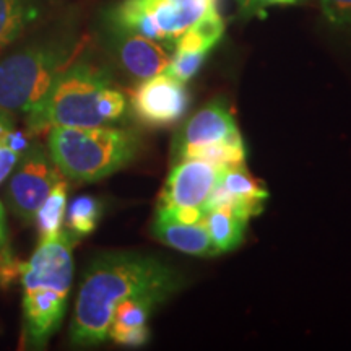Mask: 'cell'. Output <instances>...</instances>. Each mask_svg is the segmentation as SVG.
<instances>
[{
  "instance_id": "cell-1",
  "label": "cell",
  "mask_w": 351,
  "mask_h": 351,
  "mask_svg": "<svg viewBox=\"0 0 351 351\" xmlns=\"http://www.w3.org/2000/svg\"><path fill=\"white\" fill-rule=\"evenodd\" d=\"M182 287V276L160 258L138 252L101 254L86 267L70 324V341L78 346L108 339L114 307L129 298L156 304Z\"/></svg>"
},
{
  "instance_id": "cell-2",
  "label": "cell",
  "mask_w": 351,
  "mask_h": 351,
  "mask_svg": "<svg viewBox=\"0 0 351 351\" xmlns=\"http://www.w3.org/2000/svg\"><path fill=\"white\" fill-rule=\"evenodd\" d=\"M125 111V96L106 70L80 60L59 73L44 99L25 117L29 134L38 135L52 127L106 125Z\"/></svg>"
},
{
  "instance_id": "cell-3",
  "label": "cell",
  "mask_w": 351,
  "mask_h": 351,
  "mask_svg": "<svg viewBox=\"0 0 351 351\" xmlns=\"http://www.w3.org/2000/svg\"><path fill=\"white\" fill-rule=\"evenodd\" d=\"M73 244L75 238L62 231L56 238L39 241L25 263L20 282L26 348H44L62 324L73 282Z\"/></svg>"
},
{
  "instance_id": "cell-4",
  "label": "cell",
  "mask_w": 351,
  "mask_h": 351,
  "mask_svg": "<svg viewBox=\"0 0 351 351\" xmlns=\"http://www.w3.org/2000/svg\"><path fill=\"white\" fill-rule=\"evenodd\" d=\"M47 150L64 178L96 182L125 168L140 152L135 132L112 127H52Z\"/></svg>"
},
{
  "instance_id": "cell-5",
  "label": "cell",
  "mask_w": 351,
  "mask_h": 351,
  "mask_svg": "<svg viewBox=\"0 0 351 351\" xmlns=\"http://www.w3.org/2000/svg\"><path fill=\"white\" fill-rule=\"evenodd\" d=\"M70 46L41 39L0 60V109L26 116L44 99L59 73L70 64Z\"/></svg>"
},
{
  "instance_id": "cell-6",
  "label": "cell",
  "mask_w": 351,
  "mask_h": 351,
  "mask_svg": "<svg viewBox=\"0 0 351 351\" xmlns=\"http://www.w3.org/2000/svg\"><path fill=\"white\" fill-rule=\"evenodd\" d=\"M213 12L217 0H122L111 21L116 32L135 33L169 46Z\"/></svg>"
},
{
  "instance_id": "cell-7",
  "label": "cell",
  "mask_w": 351,
  "mask_h": 351,
  "mask_svg": "<svg viewBox=\"0 0 351 351\" xmlns=\"http://www.w3.org/2000/svg\"><path fill=\"white\" fill-rule=\"evenodd\" d=\"M62 178L49 150L38 142L29 143L13 169L7 191L8 205L15 217L33 223L44 199Z\"/></svg>"
},
{
  "instance_id": "cell-8",
  "label": "cell",
  "mask_w": 351,
  "mask_h": 351,
  "mask_svg": "<svg viewBox=\"0 0 351 351\" xmlns=\"http://www.w3.org/2000/svg\"><path fill=\"white\" fill-rule=\"evenodd\" d=\"M130 104L132 111L143 124L171 125L181 119L189 106L186 83L168 72L147 78L132 91Z\"/></svg>"
},
{
  "instance_id": "cell-9",
  "label": "cell",
  "mask_w": 351,
  "mask_h": 351,
  "mask_svg": "<svg viewBox=\"0 0 351 351\" xmlns=\"http://www.w3.org/2000/svg\"><path fill=\"white\" fill-rule=\"evenodd\" d=\"M223 169L225 166L213 165L200 158H181L166 179L160 205L207 210Z\"/></svg>"
},
{
  "instance_id": "cell-10",
  "label": "cell",
  "mask_w": 351,
  "mask_h": 351,
  "mask_svg": "<svg viewBox=\"0 0 351 351\" xmlns=\"http://www.w3.org/2000/svg\"><path fill=\"white\" fill-rule=\"evenodd\" d=\"M241 142H243V137H241L231 109L228 108L225 101L217 99L202 108L187 121L181 134L176 138L173 150L174 155L181 160L200 148Z\"/></svg>"
},
{
  "instance_id": "cell-11",
  "label": "cell",
  "mask_w": 351,
  "mask_h": 351,
  "mask_svg": "<svg viewBox=\"0 0 351 351\" xmlns=\"http://www.w3.org/2000/svg\"><path fill=\"white\" fill-rule=\"evenodd\" d=\"M267 199V189L249 174L244 165H234L223 169L207 208H226L251 219V217L262 213Z\"/></svg>"
},
{
  "instance_id": "cell-12",
  "label": "cell",
  "mask_w": 351,
  "mask_h": 351,
  "mask_svg": "<svg viewBox=\"0 0 351 351\" xmlns=\"http://www.w3.org/2000/svg\"><path fill=\"white\" fill-rule=\"evenodd\" d=\"M119 33L117 56L127 72L138 80H147L168 70L173 52L168 44L140 36L135 33Z\"/></svg>"
},
{
  "instance_id": "cell-13",
  "label": "cell",
  "mask_w": 351,
  "mask_h": 351,
  "mask_svg": "<svg viewBox=\"0 0 351 351\" xmlns=\"http://www.w3.org/2000/svg\"><path fill=\"white\" fill-rule=\"evenodd\" d=\"M158 306L148 298H129L114 307L108 339L124 346H142L150 339L148 319Z\"/></svg>"
},
{
  "instance_id": "cell-14",
  "label": "cell",
  "mask_w": 351,
  "mask_h": 351,
  "mask_svg": "<svg viewBox=\"0 0 351 351\" xmlns=\"http://www.w3.org/2000/svg\"><path fill=\"white\" fill-rule=\"evenodd\" d=\"M152 231L161 243L189 256L212 257L219 254L210 238L207 228L204 226V221L179 223L156 215Z\"/></svg>"
},
{
  "instance_id": "cell-15",
  "label": "cell",
  "mask_w": 351,
  "mask_h": 351,
  "mask_svg": "<svg viewBox=\"0 0 351 351\" xmlns=\"http://www.w3.org/2000/svg\"><path fill=\"white\" fill-rule=\"evenodd\" d=\"M41 15V0H0V52L19 41Z\"/></svg>"
},
{
  "instance_id": "cell-16",
  "label": "cell",
  "mask_w": 351,
  "mask_h": 351,
  "mask_svg": "<svg viewBox=\"0 0 351 351\" xmlns=\"http://www.w3.org/2000/svg\"><path fill=\"white\" fill-rule=\"evenodd\" d=\"M247 221V218L226 208H207L204 217V226L207 228L219 254L234 251L238 247L244 238Z\"/></svg>"
},
{
  "instance_id": "cell-17",
  "label": "cell",
  "mask_w": 351,
  "mask_h": 351,
  "mask_svg": "<svg viewBox=\"0 0 351 351\" xmlns=\"http://www.w3.org/2000/svg\"><path fill=\"white\" fill-rule=\"evenodd\" d=\"M65 212H67V182L62 178L52 187L34 217L39 241L52 239L62 232Z\"/></svg>"
},
{
  "instance_id": "cell-18",
  "label": "cell",
  "mask_w": 351,
  "mask_h": 351,
  "mask_svg": "<svg viewBox=\"0 0 351 351\" xmlns=\"http://www.w3.org/2000/svg\"><path fill=\"white\" fill-rule=\"evenodd\" d=\"M28 145L26 134L16 129L10 114L3 111L0 116V182L13 173Z\"/></svg>"
},
{
  "instance_id": "cell-19",
  "label": "cell",
  "mask_w": 351,
  "mask_h": 351,
  "mask_svg": "<svg viewBox=\"0 0 351 351\" xmlns=\"http://www.w3.org/2000/svg\"><path fill=\"white\" fill-rule=\"evenodd\" d=\"M103 215V204L91 195H80L70 202L65 212V223L73 238L91 234Z\"/></svg>"
},
{
  "instance_id": "cell-20",
  "label": "cell",
  "mask_w": 351,
  "mask_h": 351,
  "mask_svg": "<svg viewBox=\"0 0 351 351\" xmlns=\"http://www.w3.org/2000/svg\"><path fill=\"white\" fill-rule=\"evenodd\" d=\"M25 262H21L8 244L0 245V288H8L19 282L23 274Z\"/></svg>"
},
{
  "instance_id": "cell-21",
  "label": "cell",
  "mask_w": 351,
  "mask_h": 351,
  "mask_svg": "<svg viewBox=\"0 0 351 351\" xmlns=\"http://www.w3.org/2000/svg\"><path fill=\"white\" fill-rule=\"evenodd\" d=\"M320 5L332 25L351 32V0H320Z\"/></svg>"
},
{
  "instance_id": "cell-22",
  "label": "cell",
  "mask_w": 351,
  "mask_h": 351,
  "mask_svg": "<svg viewBox=\"0 0 351 351\" xmlns=\"http://www.w3.org/2000/svg\"><path fill=\"white\" fill-rule=\"evenodd\" d=\"M241 8L247 13H262L267 7L271 5H288L296 0H238Z\"/></svg>"
},
{
  "instance_id": "cell-23",
  "label": "cell",
  "mask_w": 351,
  "mask_h": 351,
  "mask_svg": "<svg viewBox=\"0 0 351 351\" xmlns=\"http://www.w3.org/2000/svg\"><path fill=\"white\" fill-rule=\"evenodd\" d=\"M7 244V221L5 212H3V205L0 202V245Z\"/></svg>"
},
{
  "instance_id": "cell-24",
  "label": "cell",
  "mask_w": 351,
  "mask_h": 351,
  "mask_svg": "<svg viewBox=\"0 0 351 351\" xmlns=\"http://www.w3.org/2000/svg\"><path fill=\"white\" fill-rule=\"evenodd\" d=\"M2 112H3V111H2V109H0V116H2Z\"/></svg>"
}]
</instances>
